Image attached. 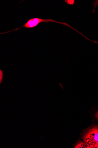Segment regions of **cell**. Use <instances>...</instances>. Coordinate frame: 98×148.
Wrapping results in <instances>:
<instances>
[{
	"instance_id": "obj_1",
	"label": "cell",
	"mask_w": 98,
	"mask_h": 148,
	"mask_svg": "<svg viewBox=\"0 0 98 148\" xmlns=\"http://www.w3.org/2000/svg\"><path fill=\"white\" fill-rule=\"evenodd\" d=\"M45 22H53L61 24L64 25L68 26L70 28L75 31L76 30V29L75 30V29L73 28L72 26L65 22L63 23L58 22L51 19H43L38 18H35L29 20L24 25L20 27L17 29L10 31L7 32L1 33V34H3L5 33H9L12 31H17L18 30L20 29L22 27H24L26 28L29 29L32 28L37 26L41 23Z\"/></svg>"
},
{
	"instance_id": "obj_2",
	"label": "cell",
	"mask_w": 98,
	"mask_h": 148,
	"mask_svg": "<svg viewBox=\"0 0 98 148\" xmlns=\"http://www.w3.org/2000/svg\"><path fill=\"white\" fill-rule=\"evenodd\" d=\"M83 140L89 148H98V127H94L84 135Z\"/></svg>"
},
{
	"instance_id": "obj_3",
	"label": "cell",
	"mask_w": 98,
	"mask_h": 148,
	"mask_svg": "<svg viewBox=\"0 0 98 148\" xmlns=\"http://www.w3.org/2000/svg\"><path fill=\"white\" fill-rule=\"evenodd\" d=\"M75 148H89L84 142L80 141L78 142L74 147Z\"/></svg>"
},
{
	"instance_id": "obj_4",
	"label": "cell",
	"mask_w": 98,
	"mask_h": 148,
	"mask_svg": "<svg viewBox=\"0 0 98 148\" xmlns=\"http://www.w3.org/2000/svg\"><path fill=\"white\" fill-rule=\"evenodd\" d=\"M3 73L2 71L1 70H0V76H1V77H0V83L1 84V83L2 82V80L3 78Z\"/></svg>"
},
{
	"instance_id": "obj_5",
	"label": "cell",
	"mask_w": 98,
	"mask_h": 148,
	"mask_svg": "<svg viewBox=\"0 0 98 148\" xmlns=\"http://www.w3.org/2000/svg\"><path fill=\"white\" fill-rule=\"evenodd\" d=\"M66 2L67 3V4L70 5H72L74 3V1H66Z\"/></svg>"
},
{
	"instance_id": "obj_6",
	"label": "cell",
	"mask_w": 98,
	"mask_h": 148,
	"mask_svg": "<svg viewBox=\"0 0 98 148\" xmlns=\"http://www.w3.org/2000/svg\"><path fill=\"white\" fill-rule=\"evenodd\" d=\"M95 117L97 119H98V111L95 114Z\"/></svg>"
}]
</instances>
